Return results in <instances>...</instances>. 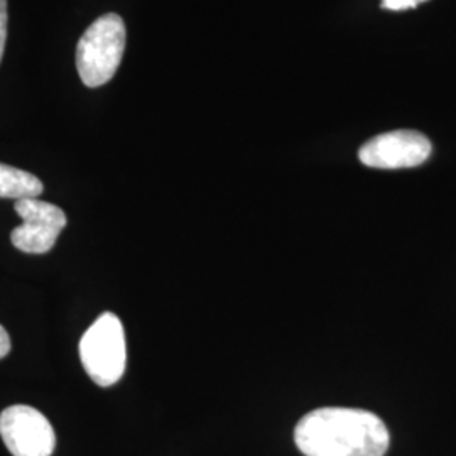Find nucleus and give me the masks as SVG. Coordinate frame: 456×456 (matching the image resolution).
Wrapping results in <instances>:
<instances>
[{
	"instance_id": "0eeeda50",
	"label": "nucleus",
	"mask_w": 456,
	"mask_h": 456,
	"mask_svg": "<svg viewBox=\"0 0 456 456\" xmlns=\"http://www.w3.org/2000/svg\"><path fill=\"white\" fill-rule=\"evenodd\" d=\"M45 186L41 180L31 173L0 163V198H11L16 201L39 198Z\"/></svg>"
},
{
	"instance_id": "7ed1b4c3",
	"label": "nucleus",
	"mask_w": 456,
	"mask_h": 456,
	"mask_svg": "<svg viewBox=\"0 0 456 456\" xmlns=\"http://www.w3.org/2000/svg\"><path fill=\"white\" fill-rule=\"evenodd\" d=\"M80 359L100 387L117 384L126 372L127 348L122 322L114 313H102L80 340Z\"/></svg>"
},
{
	"instance_id": "f257e3e1",
	"label": "nucleus",
	"mask_w": 456,
	"mask_h": 456,
	"mask_svg": "<svg viewBox=\"0 0 456 456\" xmlns=\"http://www.w3.org/2000/svg\"><path fill=\"white\" fill-rule=\"evenodd\" d=\"M294 441L306 456H384L389 431L363 409L320 408L299 419Z\"/></svg>"
},
{
	"instance_id": "9d476101",
	"label": "nucleus",
	"mask_w": 456,
	"mask_h": 456,
	"mask_svg": "<svg viewBox=\"0 0 456 456\" xmlns=\"http://www.w3.org/2000/svg\"><path fill=\"white\" fill-rule=\"evenodd\" d=\"M11 352V338L5 328L0 325V359H4Z\"/></svg>"
},
{
	"instance_id": "6e6552de",
	"label": "nucleus",
	"mask_w": 456,
	"mask_h": 456,
	"mask_svg": "<svg viewBox=\"0 0 456 456\" xmlns=\"http://www.w3.org/2000/svg\"><path fill=\"white\" fill-rule=\"evenodd\" d=\"M423 2H428V0H382V2H380V7L386 9V11L399 12V11L416 9V7L421 5Z\"/></svg>"
},
{
	"instance_id": "20e7f679",
	"label": "nucleus",
	"mask_w": 456,
	"mask_h": 456,
	"mask_svg": "<svg viewBox=\"0 0 456 456\" xmlns=\"http://www.w3.org/2000/svg\"><path fill=\"white\" fill-rule=\"evenodd\" d=\"M0 436L12 456H51L56 446L54 429L46 416L24 404L2 411Z\"/></svg>"
},
{
	"instance_id": "f03ea898",
	"label": "nucleus",
	"mask_w": 456,
	"mask_h": 456,
	"mask_svg": "<svg viewBox=\"0 0 456 456\" xmlns=\"http://www.w3.org/2000/svg\"><path fill=\"white\" fill-rule=\"evenodd\" d=\"M126 49V24L117 14H105L85 31L77 46V68L82 82L97 88L114 78Z\"/></svg>"
},
{
	"instance_id": "1a4fd4ad",
	"label": "nucleus",
	"mask_w": 456,
	"mask_h": 456,
	"mask_svg": "<svg viewBox=\"0 0 456 456\" xmlns=\"http://www.w3.org/2000/svg\"><path fill=\"white\" fill-rule=\"evenodd\" d=\"M7 39V0H0V61L5 49Z\"/></svg>"
},
{
	"instance_id": "39448f33",
	"label": "nucleus",
	"mask_w": 456,
	"mask_h": 456,
	"mask_svg": "<svg viewBox=\"0 0 456 456\" xmlns=\"http://www.w3.org/2000/svg\"><path fill=\"white\" fill-rule=\"evenodd\" d=\"M14 208L22 224L11 233L12 245L26 254L49 252L68 224L65 212L39 198L19 200Z\"/></svg>"
},
{
	"instance_id": "423d86ee",
	"label": "nucleus",
	"mask_w": 456,
	"mask_h": 456,
	"mask_svg": "<svg viewBox=\"0 0 456 456\" xmlns=\"http://www.w3.org/2000/svg\"><path fill=\"white\" fill-rule=\"evenodd\" d=\"M433 146L416 131H394L375 135L360 147V163L375 169H404L428 161Z\"/></svg>"
}]
</instances>
